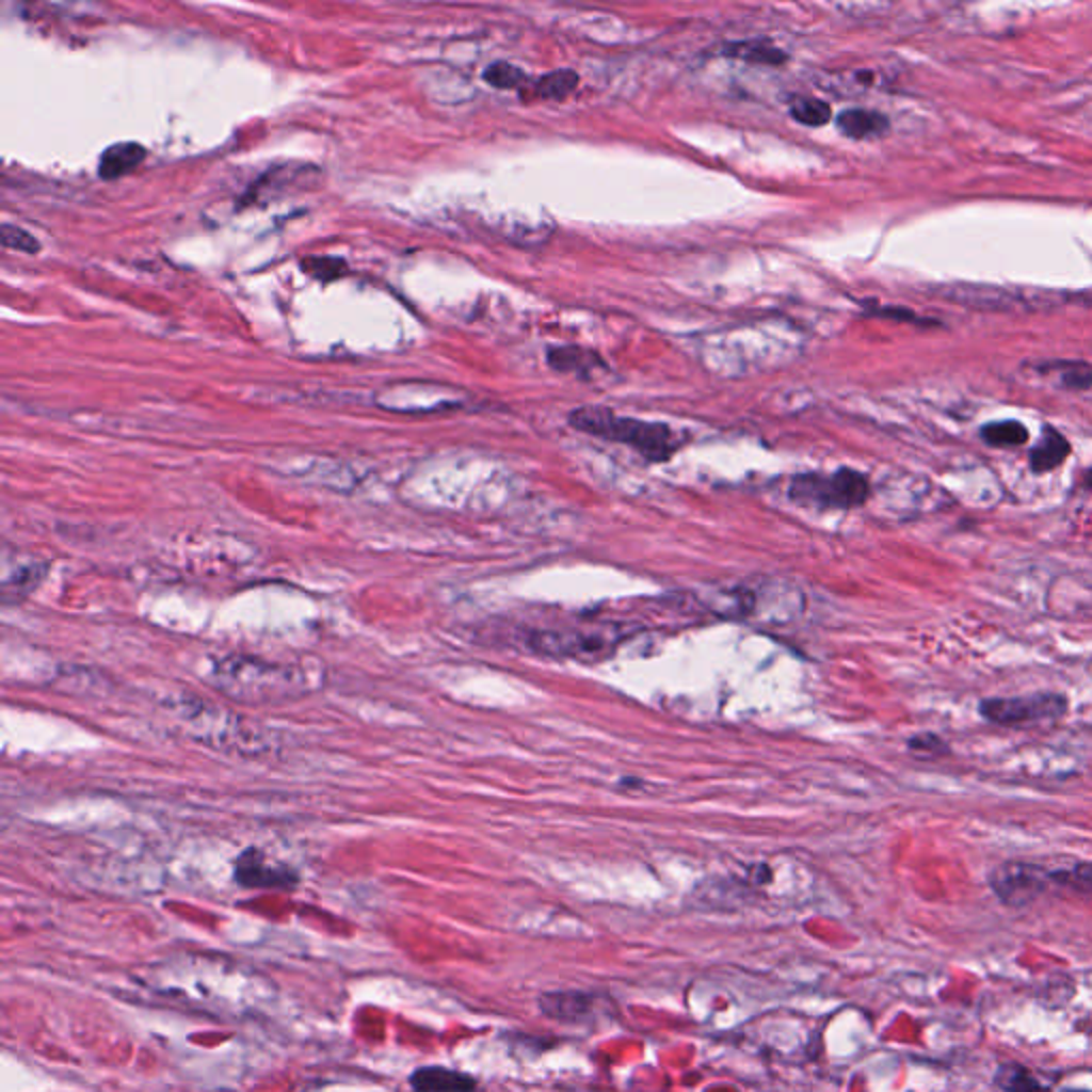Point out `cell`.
<instances>
[{
    "instance_id": "obj_1",
    "label": "cell",
    "mask_w": 1092,
    "mask_h": 1092,
    "mask_svg": "<svg viewBox=\"0 0 1092 1092\" xmlns=\"http://www.w3.org/2000/svg\"><path fill=\"white\" fill-rule=\"evenodd\" d=\"M209 682L241 704H284L309 689L307 670L250 655L218 659L207 674Z\"/></svg>"
},
{
    "instance_id": "obj_2",
    "label": "cell",
    "mask_w": 1092,
    "mask_h": 1092,
    "mask_svg": "<svg viewBox=\"0 0 1092 1092\" xmlns=\"http://www.w3.org/2000/svg\"><path fill=\"white\" fill-rule=\"evenodd\" d=\"M569 424L582 433L619 441L638 450L644 459L663 463L680 446L676 431L663 422H648L629 416H619L608 407L584 405L567 416Z\"/></svg>"
},
{
    "instance_id": "obj_3",
    "label": "cell",
    "mask_w": 1092,
    "mask_h": 1092,
    "mask_svg": "<svg viewBox=\"0 0 1092 1092\" xmlns=\"http://www.w3.org/2000/svg\"><path fill=\"white\" fill-rule=\"evenodd\" d=\"M870 495L864 473L840 467L834 473H800L791 480L789 497L800 505L849 510L862 505Z\"/></svg>"
},
{
    "instance_id": "obj_4",
    "label": "cell",
    "mask_w": 1092,
    "mask_h": 1092,
    "mask_svg": "<svg viewBox=\"0 0 1092 1092\" xmlns=\"http://www.w3.org/2000/svg\"><path fill=\"white\" fill-rule=\"evenodd\" d=\"M979 712L985 721L998 725L1054 721L1066 712V697L1051 691L1019 697H985L979 702Z\"/></svg>"
},
{
    "instance_id": "obj_5",
    "label": "cell",
    "mask_w": 1092,
    "mask_h": 1092,
    "mask_svg": "<svg viewBox=\"0 0 1092 1092\" xmlns=\"http://www.w3.org/2000/svg\"><path fill=\"white\" fill-rule=\"evenodd\" d=\"M1051 881V872L1028 862H1005L990 874L994 894L1013 906L1034 900Z\"/></svg>"
},
{
    "instance_id": "obj_6",
    "label": "cell",
    "mask_w": 1092,
    "mask_h": 1092,
    "mask_svg": "<svg viewBox=\"0 0 1092 1092\" xmlns=\"http://www.w3.org/2000/svg\"><path fill=\"white\" fill-rule=\"evenodd\" d=\"M215 706H209V704H190V702H183L181 704V721L188 723L194 734L203 736L207 744H218L220 749H226V746H241V744H250V742H260L256 738H250L247 736V727H237L241 725V719L239 721H224L222 719V712L213 710Z\"/></svg>"
},
{
    "instance_id": "obj_7",
    "label": "cell",
    "mask_w": 1092,
    "mask_h": 1092,
    "mask_svg": "<svg viewBox=\"0 0 1092 1092\" xmlns=\"http://www.w3.org/2000/svg\"><path fill=\"white\" fill-rule=\"evenodd\" d=\"M235 881L243 887H292L299 877L288 866L271 864L262 851L245 849L235 862Z\"/></svg>"
},
{
    "instance_id": "obj_8",
    "label": "cell",
    "mask_w": 1092,
    "mask_h": 1092,
    "mask_svg": "<svg viewBox=\"0 0 1092 1092\" xmlns=\"http://www.w3.org/2000/svg\"><path fill=\"white\" fill-rule=\"evenodd\" d=\"M529 648L550 657H591L606 655L608 642L597 636L576 631H533L527 640Z\"/></svg>"
},
{
    "instance_id": "obj_9",
    "label": "cell",
    "mask_w": 1092,
    "mask_h": 1092,
    "mask_svg": "<svg viewBox=\"0 0 1092 1092\" xmlns=\"http://www.w3.org/2000/svg\"><path fill=\"white\" fill-rule=\"evenodd\" d=\"M599 996L591 992H548L537 998V1007L546 1017L557 1022H589L595 1017L599 1005Z\"/></svg>"
},
{
    "instance_id": "obj_10",
    "label": "cell",
    "mask_w": 1092,
    "mask_h": 1092,
    "mask_svg": "<svg viewBox=\"0 0 1092 1092\" xmlns=\"http://www.w3.org/2000/svg\"><path fill=\"white\" fill-rule=\"evenodd\" d=\"M414 1092H476V1079L446 1066H420L410 1075Z\"/></svg>"
},
{
    "instance_id": "obj_11",
    "label": "cell",
    "mask_w": 1092,
    "mask_h": 1092,
    "mask_svg": "<svg viewBox=\"0 0 1092 1092\" xmlns=\"http://www.w3.org/2000/svg\"><path fill=\"white\" fill-rule=\"evenodd\" d=\"M145 160V147L134 141H122L109 145L98 160V175L102 179H115L132 168H136Z\"/></svg>"
},
{
    "instance_id": "obj_12",
    "label": "cell",
    "mask_w": 1092,
    "mask_h": 1092,
    "mask_svg": "<svg viewBox=\"0 0 1092 1092\" xmlns=\"http://www.w3.org/2000/svg\"><path fill=\"white\" fill-rule=\"evenodd\" d=\"M836 128L849 139H868L879 136L889 128V122L883 113L868 109H847L838 113Z\"/></svg>"
},
{
    "instance_id": "obj_13",
    "label": "cell",
    "mask_w": 1092,
    "mask_h": 1092,
    "mask_svg": "<svg viewBox=\"0 0 1092 1092\" xmlns=\"http://www.w3.org/2000/svg\"><path fill=\"white\" fill-rule=\"evenodd\" d=\"M1069 452H1071V446H1069L1066 437L1062 433H1058L1056 429L1045 427L1041 441L1030 450V467L1037 473L1051 471L1069 456Z\"/></svg>"
},
{
    "instance_id": "obj_14",
    "label": "cell",
    "mask_w": 1092,
    "mask_h": 1092,
    "mask_svg": "<svg viewBox=\"0 0 1092 1092\" xmlns=\"http://www.w3.org/2000/svg\"><path fill=\"white\" fill-rule=\"evenodd\" d=\"M723 55L736 58L749 64H764V66H778L787 62V53L766 41H736L727 43L721 49Z\"/></svg>"
},
{
    "instance_id": "obj_15",
    "label": "cell",
    "mask_w": 1092,
    "mask_h": 1092,
    "mask_svg": "<svg viewBox=\"0 0 1092 1092\" xmlns=\"http://www.w3.org/2000/svg\"><path fill=\"white\" fill-rule=\"evenodd\" d=\"M578 85V73L572 68H559L552 73H546L537 79L533 92L537 98L544 100H563L569 96Z\"/></svg>"
},
{
    "instance_id": "obj_16",
    "label": "cell",
    "mask_w": 1092,
    "mask_h": 1092,
    "mask_svg": "<svg viewBox=\"0 0 1092 1092\" xmlns=\"http://www.w3.org/2000/svg\"><path fill=\"white\" fill-rule=\"evenodd\" d=\"M981 437L985 444L994 448H1013L1022 446L1028 439V431L1017 420H998L981 427Z\"/></svg>"
},
{
    "instance_id": "obj_17",
    "label": "cell",
    "mask_w": 1092,
    "mask_h": 1092,
    "mask_svg": "<svg viewBox=\"0 0 1092 1092\" xmlns=\"http://www.w3.org/2000/svg\"><path fill=\"white\" fill-rule=\"evenodd\" d=\"M789 113L798 124H804V126H823V124H828V119L832 115L828 102H823L819 98H810V96L793 98L789 105Z\"/></svg>"
},
{
    "instance_id": "obj_18",
    "label": "cell",
    "mask_w": 1092,
    "mask_h": 1092,
    "mask_svg": "<svg viewBox=\"0 0 1092 1092\" xmlns=\"http://www.w3.org/2000/svg\"><path fill=\"white\" fill-rule=\"evenodd\" d=\"M601 365L597 360V356L580 350V348H572V346H563V348H550L548 350V365L557 371H587V367L591 369V365Z\"/></svg>"
},
{
    "instance_id": "obj_19",
    "label": "cell",
    "mask_w": 1092,
    "mask_h": 1092,
    "mask_svg": "<svg viewBox=\"0 0 1092 1092\" xmlns=\"http://www.w3.org/2000/svg\"><path fill=\"white\" fill-rule=\"evenodd\" d=\"M996 1083L1005 1092H1045L1041 1081L1017 1064H1005L996 1073Z\"/></svg>"
},
{
    "instance_id": "obj_20",
    "label": "cell",
    "mask_w": 1092,
    "mask_h": 1092,
    "mask_svg": "<svg viewBox=\"0 0 1092 1092\" xmlns=\"http://www.w3.org/2000/svg\"><path fill=\"white\" fill-rule=\"evenodd\" d=\"M484 81L491 83L497 90H518L527 83V75L523 68L510 64V62H493L484 70Z\"/></svg>"
},
{
    "instance_id": "obj_21",
    "label": "cell",
    "mask_w": 1092,
    "mask_h": 1092,
    "mask_svg": "<svg viewBox=\"0 0 1092 1092\" xmlns=\"http://www.w3.org/2000/svg\"><path fill=\"white\" fill-rule=\"evenodd\" d=\"M0 239H2V245L11 247V250H17V252H23V254H36L41 250V243L36 241L34 235H30L21 226L9 224V222H4L0 226Z\"/></svg>"
},
{
    "instance_id": "obj_22",
    "label": "cell",
    "mask_w": 1092,
    "mask_h": 1092,
    "mask_svg": "<svg viewBox=\"0 0 1092 1092\" xmlns=\"http://www.w3.org/2000/svg\"><path fill=\"white\" fill-rule=\"evenodd\" d=\"M909 751L917 757H941L949 753V746L936 734H917L909 740Z\"/></svg>"
},
{
    "instance_id": "obj_23",
    "label": "cell",
    "mask_w": 1092,
    "mask_h": 1092,
    "mask_svg": "<svg viewBox=\"0 0 1092 1092\" xmlns=\"http://www.w3.org/2000/svg\"><path fill=\"white\" fill-rule=\"evenodd\" d=\"M303 267L320 277V279H333V277H339L343 275L341 271H346V262L335 258V256H324V258H309L307 262H303Z\"/></svg>"
},
{
    "instance_id": "obj_24",
    "label": "cell",
    "mask_w": 1092,
    "mask_h": 1092,
    "mask_svg": "<svg viewBox=\"0 0 1092 1092\" xmlns=\"http://www.w3.org/2000/svg\"><path fill=\"white\" fill-rule=\"evenodd\" d=\"M1062 382L1069 388H1086L1092 384V369L1083 363L1066 365V371H1062Z\"/></svg>"
},
{
    "instance_id": "obj_25",
    "label": "cell",
    "mask_w": 1092,
    "mask_h": 1092,
    "mask_svg": "<svg viewBox=\"0 0 1092 1092\" xmlns=\"http://www.w3.org/2000/svg\"><path fill=\"white\" fill-rule=\"evenodd\" d=\"M1064 1092H1088V1090H1064Z\"/></svg>"
}]
</instances>
